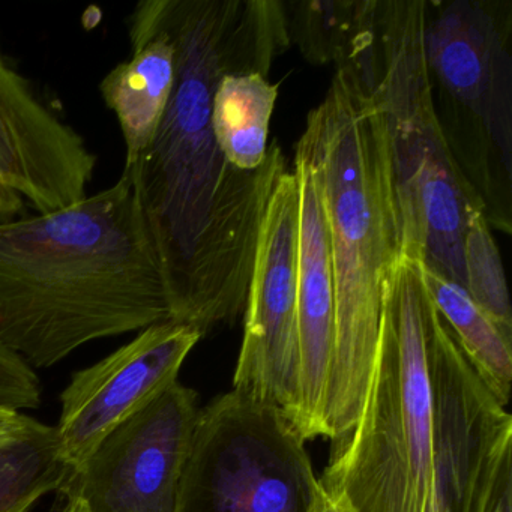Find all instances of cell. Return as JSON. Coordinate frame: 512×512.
I'll list each match as a JSON object with an SVG mask.
<instances>
[{
  "label": "cell",
  "instance_id": "6da1fadb",
  "mask_svg": "<svg viewBox=\"0 0 512 512\" xmlns=\"http://www.w3.org/2000/svg\"><path fill=\"white\" fill-rule=\"evenodd\" d=\"M176 47V82L163 121L133 172L160 260L170 320L203 335L242 313L257 236L275 182L280 148L242 172L227 163L212 130V101L227 74L265 76L286 46L274 2L148 0Z\"/></svg>",
  "mask_w": 512,
  "mask_h": 512
},
{
  "label": "cell",
  "instance_id": "7a4b0ae2",
  "mask_svg": "<svg viewBox=\"0 0 512 512\" xmlns=\"http://www.w3.org/2000/svg\"><path fill=\"white\" fill-rule=\"evenodd\" d=\"M170 320L133 172L50 212L0 221V343L32 368Z\"/></svg>",
  "mask_w": 512,
  "mask_h": 512
},
{
  "label": "cell",
  "instance_id": "3957f363",
  "mask_svg": "<svg viewBox=\"0 0 512 512\" xmlns=\"http://www.w3.org/2000/svg\"><path fill=\"white\" fill-rule=\"evenodd\" d=\"M319 179L335 295V346L319 436L355 427L370 388L392 271L401 257L400 214L382 107L362 62L337 68L296 145Z\"/></svg>",
  "mask_w": 512,
  "mask_h": 512
},
{
  "label": "cell",
  "instance_id": "277c9868",
  "mask_svg": "<svg viewBox=\"0 0 512 512\" xmlns=\"http://www.w3.org/2000/svg\"><path fill=\"white\" fill-rule=\"evenodd\" d=\"M437 311L421 260L401 256L386 296L364 409L335 442L320 487L349 512H424L433 479L431 340Z\"/></svg>",
  "mask_w": 512,
  "mask_h": 512
},
{
  "label": "cell",
  "instance_id": "5b68a950",
  "mask_svg": "<svg viewBox=\"0 0 512 512\" xmlns=\"http://www.w3.org/2000/svg\"><path fill=\"white\" fill-rule=\"evenodd\" d=\"M427 14L425 0L379 2L374 40L361 59L388 127L401 256L464 287L467 218L484 211V202L440 127L425 53Z\"/></svg>",
  "mask_w": 512,
  "mask_h": 512
},
{
  "label": "cell",
  "instance_id": "8992f818",
  "mask_svg": "<svg viewBox=\"0 0 512 512\" xmlns=\"http://www.w3.org/2000/svg\"><path fill=\"white\" fill-rule=\"evenodd\" d=\"M292 419L235 391L199 410L176 512H313L319 478Z\"/></svg>",
  "mask_w": 512,
  "mask_h": 512
},
{
  "label": "cell",
  "instance_id": "52a82bcc",
  "mask_svg": "<svg viewBox=\"0 0 512 512\" xmlns=\"http://www.w3.org/2000/svg\"><path fill=\"white\" fill-rule=\"evenodd\" d=\"M433 484L449 512H491L512 485V418L437 314L431 340Z\"/></svg>",
  "mask_w": 512,
  "mask_h": 512
},
{
  "label": "cell",
  "instance_id": "ba28073f",
  "mask_svg": "<svg viewBox=\"0 0 512 512\" xmlns=\"http://www.w3.org/2000/svg\"><path fill=\"white\" fill-rule=\"evenodd\" d=\"M298 245V184L286 170L260 223L233 391L278 407L293 424L299 401Z\"/></svg>",
  "mask_w": 512,
  "mask_h": 512
},
{
  "label": "cell",
  "instance_id": "9c48e42d",
  "mask_svg": "<svg viewBox=\"0 0 512 512\" xmlns=\"http://www.w3.org/2000/svg\"><path fill=\"white\" fill-rule=\"evenodd\" d=\"M199 410L197 392L173 383L110 431L62 487L91 512H176Z\"/></svg>",
  "mask_w": 512,
  "mask_h": 512
},
{
  "label": "cell",
  "instance_id": "30bf717a",
  "mask_svg": "<svg viewBox=\"0 0 512 512\" xmlns=\"http://www.w3.org/2000/svg\"><path fill=\"white\" fill-rule=\"evenodd\" d=\"M97 166L85 137L19 70L0 37V221L82 202Z\"/></svg>",
  "mask_w": 512,
  "mask_h": 512
},
{
  "label": "cell",
  "instance_id": "8fae6325",
  "mask_svg": "<svg viewBox=\"0 0 512 512\" xmlns=\"http://www.w3.org/2000/svg\"><path fill=\"white\" fill-rule=\"evenodd\" d=\"M202 337L184 323H155L107 358L74 374L62 392L56 425L71 472L110 431L178 382L182 364Z\"/></svg>",
  "mask_w": 512,
  "mask_h": 512
},
{
  "label": "cell",
  "instance_id": "7c38bea8",
  "mask_svg": "<svg viewBox=\"0 0 512 512\" xmlns=\"http://www.w3.org/2000/svg\"><path fill=\"white\" fill-rule=\"evenodd\" d=\"M425 25L430 73L446 92L469 110L488 134L511 175V58L505 34L479 2L457 0L437 5Z\"/></svg>",
  "mask_w": 512,
  "mask_h": 512
},
{
  "label": "cell",
  "instance_id": "4fadbf2b",
  "mask_svg": "<svg viewBox=\"0 0 512 512\" xmlns=\"http://www.w3.org/2000/svg\"><path fill=\"white\" fill-rule=\"evenodd\" d=\"M299 193V401L295 425L305 440L319 436L320 415L335 346V295L328 224L319 179L295 152Z\"/></svg>",
  "mask_w": 512,
  "mask_h": 512
},
{
  "label": "cell",
  "instance_id": "5bb4252c",
  "mask_svg": "<svg viewBox=\"0 0 512 512\" xmlns=\"http://www.w3.org/2000/svg\"><path fill=\"white\" fill-rule=\"evenodd\" d=\"M131 58L116 65L100 83L107 109L115 113L125 142V164L139 160L163 121L176 82V47L152 16L148 0L127 20Z\"/></svg>",
  "mask_w": 512,
  "mask_h": 512
},
{
  "label": "cell",
  "instance_id": "9a60e30c",
  "mask_svg": "<svg viewBox=\"0 0 512 512\" xmlns=\"http://www.w3.org/2000/svg\"><path fill=\"white\" fill-rule=\"evenodd\" d=\"M421 278L437 314L451 329L461 352L502 406L512 385V335L500 328L463 286L421 262Z\"/></svg>",
  "mask_w": 512,
  "mask_h": 512
},
{
  "label": "cell",
  "instance_id": "2e32d148",
  "mask_svg": "<svg viewBox=\"0 0 512 512\" xmlns=\"http://www.w3.org/2000/svg\"><path fill=\"white\" fill-rule=\"evenodd\" d=\"M278 86L260 73L227 74L212 101V130L227 163L253 172L268 155L269 124Z\"/></svg>",
  "mask_w": 512,
  "mask_h": 512
},
{
  "label": "cell",
  "instance_id": "e0dca14e",
  "mask_svg": "<svg viewBox=\"0 0 512 512\" xmlns=\"http://www.w3.org/2000/svg\"><path fill=\"white\" fill-rule=\"evenodd\" d=\"M377 0H332L293 5L289 38L314 64H352L373 43Z\"/></svg>",
  "mask_w": 512,
  "mask_h": 512
},
{
  "label": "cell",
  "instance_id": "ac0fdd59",
  "mask_svg": "<svg viewBox=\"0 0 512 512\" xmlns=\"http://www.w3.org/2000/svg\"><path fill=\"white\" fill-rule=\"evenodd\" d=\"M71 469L56 427L44 424L22 439L0 445V512H29L67 481Z\"/></svg>",
  "mask_w": 512,
  "mask_h": 512
},
{
  "label": "cell",
  "instance_id": "d6986e66",
  "mask_svg": "<svg viewBox=\"0 0 512 512\" xmlns=\"http://www.w3.org/2000/svg\"><path fill=\"white\" fill-rule=\"evenodd\" d=\"M464 289L470 298L508 334L512 335V311L505 271L485 211L467 218L463 239Z\"/></svg>",
  "mask_w": 512,
  "mask_h": 512
},
{
  "label": "cell",
  "instance_id": "ffe728a7",
  "mask_svg": "<svg viewBox=\"0 0 512 512\" xmlns=\"http://www.w3.org/2000/svg\"><path fill=\"white\" fill-rule=\"evenodd\" d=\"M41 383L34 368L0 343V406L14 410L38 409Z\"/></svg>",
  "mask_w": 512,
  "mask_h": 512
},
{
  "label": "cell",
  "instance_id": "44dd1931",
  "mask_svg": "<svg viewBox=\"0 0 512 512\" xmlns=\"http://www.w3.org/2000/svg\"><path fill=\"white\" fill-rule=\"evenodd\" d=\"M43 422L25 415L20 410L0 406V445L29 436L43 427Z\"/></svg>",
  "mask_w": 512,
  "mask_h": 512
},
{
  "label": "cell",
  "instance_id": "7402d4cb",
  "mask_svg": "<svg viewBox=\"0 0 512 512\" xmlns=\"http://www.w3.org/2000/svg\"><path fill=\"white\" fill-rule=\"evenodd\" d=\"M56 493L58 497L50 512H91L85 502L68 488L61 487Z\"/></svg>",
  "mask_w": 512,
  "mask_h": 512
},
{
  "label": "cell",
  "instance_id": "603a6c76",
  "mask_svg": "<svg viewBox=\"0 0 512 512\" xmlns=\"http://www.w3.org/2000/svg\"><path fill=\"white\" fill-rule=\"evenodd\" d=\"M313 512H349L337 500L332 499L322 487H320L319 494H317L316 503L313 506Z\"/></svg>",
  "mask_w": 512,
  "mask_h": 512
},
{
  "label": "cell",
  "instance_id": "cb8c5ba5",
  "mask_svg": "<svg viewBox=\"0 0 512 512\" xmlns=\"http://www.w3.org/2000/svg\"><path fill=\"white\" fill-rule=\"evenodd\" d=\"M491 512H512V485L502 491Z\"/></svg>",
  "mask_w": 512,
  "mask_h": 512
}]
</instances>
